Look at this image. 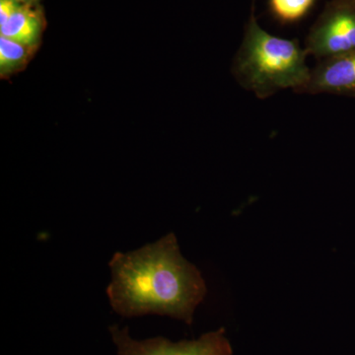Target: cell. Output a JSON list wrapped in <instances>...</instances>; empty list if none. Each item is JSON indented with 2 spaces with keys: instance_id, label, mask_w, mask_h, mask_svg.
I'll list each match as a JSON object with an SVG mask.
<instances>
[{
  "instance_id": "cell-1",
  "label": "cell",
  "mask_w": 355,
  "mask_h": 355,
  "mask_svg": "<svg viewBox=\"0 0 355 355\" xmlns=\"http://www.w3.org/2000/svg\"><path fill=\"white\" fill-rule=\"evenodd\" d=\"M109 266L107 295L121 317L160 315L191 324L207 295L202 273L184 258L174 233L135 251L116 252Z\"/></svg>"
},
{
  "instance_id": "cell-7",
  "label": "cell",
  "mask_w": 355,
  "mask_h": 355,
  "mask_svg": "<svg viewBox=\"0 0 355 355\" xmlns=\"http://www.w3.org/2000/svg\"><path fill=\"white\" fill-rule=\"evenodd\" d=\"M37 46H28L6 37L0 36V76H13L25 69L34 57Z\"/></svg>"
},
{
  "instance_id": "cell-10",
  "label": "cell",
  "mask_w": 355,
  "mask_h": 355,
  "mask_svg": "<svg viewBox=\"0 0 355 355\" xmlns=\"http://www.w3.org/2000/svg\"><path fill=\"white\" fill-rule=\"evenodd\" d=\"M354 3H355V0H354Z\"/></svg>"
},
{
  "instance_id": "cell-5",
  "label": "cell",
  "mask_w": 355,
  "mask_h": 355,
  "mask_svg": "<svg viewBox=\"0 0 355 355\" xmlns=\"http://www.w3.org/2000/svg\"><path fill=\"white\" fill-rule=\"evenodd\" d=\"M297 92L355 97V51L319 60Z\"/></svg>"
},
{
  "instance_id": "cell-8",
  "label": "cell",
  "mask_w": 355,
  "mask_h": 355,
  "mask_svg": "<svg viewBox=\"0 0 355 355\" xmlns=\"http://www.w3.org/2000/svg\"><path fill=\"white\" fill-rule=\"evenodd\" d=\"M315 0H270L273 15L282 22H294L309 12Z\"/></svg>"
},
{
  "instance_id": "cell-2",
  "label": "cell",
  "mask_w": 355,
  "mask_h": 355,
  "mask_svg": "<svg viewBox=\"0 0 355 355\" xmlns=\"http://www.w3.org/2000/svg\"><path fill=\"white\" fill-rule=\"evenodd\" d=\"M307 55L295 40L266 32L252 12L235 58L233 73L242 87L261 99L284 89L297 92L309 80Z\"/></svg>"
},
{
  "instance_id": "cell-3",
  "label": "cell",
  "mask_w": 355,
  "mask_h": 355,
  "mask_svg": "<svg viewBox=\"0 0 355 355\" xmlns=\"http://www.w3.org/2000/svg\"><path fill=\"white\" fill-rule=\"evenodd\" d=\"M304 49L318 60L355 51L354 0H331L311 28Z\"/></svg>"
},
{
  "instance_id": "cell-4",
  "label": "cell",
  "mask_w": 355,
  "mask_h": 355,
  "mask_svg": "<svg viewBox=\"0 0 355 355\" xmlns=\"http://www.w3.org/2000/svg\"><path fill=\"white\" fill-rule=\"evenodd\" d=\"M118 355H233L232 347L226 338L225 329L209 331L198 340L173 343L162 336L135 340L128 327L116 324L109 328Z\"/></svg>"
},
{
  "instance_id": "cell-6",
  "label": "cell",
  "mask_w": 355,
  "mask_h": 355,
  "mask_svg": "<svg viewBox=\"0 0 355 355\" xmlns=\"http://www.w3.org/2000/svg\"><path fill=\"white\" fill-rule=\"evenodd\" d=\"M44 28L46 18L41 4L0 0V36L38 48Z\"/></svg>"
},
{
  "instance_id": "cell-9",
  "label": "cell",
  "mask_w": 355,
  "mask_h": 355,
  "mask_svg": "<svg viewBox=\"0 0 355 355\" xmlns=\"http://www.w3.org/2000/svg\"><path fill=\"white\" fill-rule=\"evenodd\" d=\"M22 4H41V0H12Z\"/></svg>"
}]
</instances>
